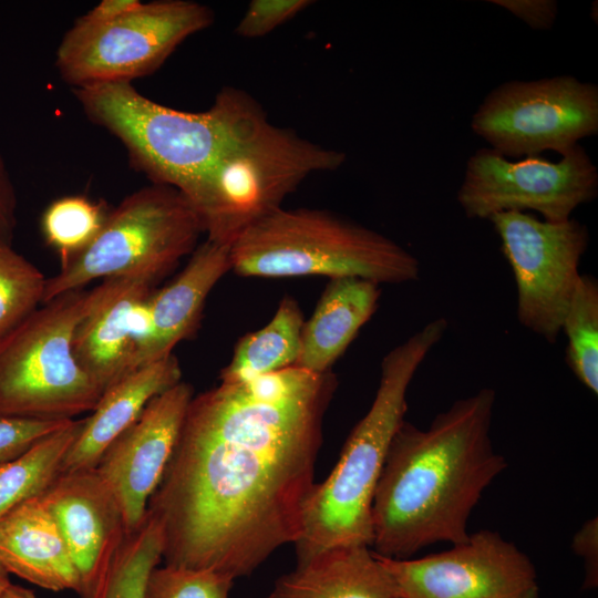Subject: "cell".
Instances as JSON below:
<instances>
[{"label": "cell", "instance_id": "obj_5", "mask_svg": "<svg viewBox=\"0 0 598 598\" xmlns=\"http://www.w3.org/2000/svg\"><path fill=\"white\" fill-rule=\"evenodd\" d=\"M346 155L271 124L266 113L238 132L183 196L207 240L230 247L251 225L281 208L311 174L336 171Z\"/></svg>", "mask_w": 598, "mask_h": 598}, {"label": "cell", "instance_id": "obj_15", "mask_svg": "<svg viewBox=\"0 0 598 598\" xmlns=\"http://www.w3.org/2000/svg\"><path fill=\"white\" fill-rule=\"evenodd\" d=\"M154 285L145 278L104 279L74 329V358L102 392L138 369L151 338Z\"/></svg>", "mask_w": 598, "mask_h": 598}, {"label": "cell", "instance_id": "obj_31", "mask_svg": "<svg viewBox=\"0 0 598 598\" xmlns=\"http://www.w3.org/2000/svg\"><path fill=\"white\" fill-rule=\"evenodd\" d=\"M509 10L534 29H549L557 16V4L551 0H491Z\"/></svg>", "mask_w": 598, "mask_h": 598}, {"label": "cell", "instance_id": "obj_27", "mask_svg": "<svg viewBox=\"0 0 598 598\" xmlns=\"http://www.w3.org/2000/svg\"><path fill=\"white\" fill-rule=\"evenodd\" d=\"M47 278L27 258L0 245V339L42 303Z\"/></svg>", "mask_w": 598, "mask_h": 598}, {"label": "cell", "instance_id": "obj_26", "mask_svg": "<svg viewBox=\"0 0 598 598\" xmlns=\"http://www.w3.org/2000/svg\"><path fill=\"white\" fill-rule=\"evenodd\" d=\"M567 338L566 360L576 378L598 393V282L582 275L563 319Z\"/></svg>", "mask_w": 598, "mask_h": 598}, {"label": "cell", "instance_id": "obj_16", "mask_svg": "<svg viewBox=\"0 0 598 598\" xmlns=\"http://www.w3.org/2000/svg\"><path fill=\"white\" fill-rule=\"evenodd\" d=\"M92 598L126 536L121 506L95 468L64 472L41 495Z\"/></svg>", "mask_w": 598, "mask_h": 598}, {"label": "cell", "instance_id": "obj_11", "mask_svg": "<svg viewBox=\"0 0 598 598\" xmlns=\"http://www.w3.org/2000/svg\"><path fill=\"white\" fill-rule=\"evenodd\" d=\"M489 220L502 241L517 287L520 324L554 343L581 274L588 231L576 219L540 220L524 212H502Z\"/></svg>", "mask_w": 598, "mask_h": 598}, {"label": "cell", "instance_id": "obj_7", "mask_svg": "<svg viewBox=\"0 0 598 598\" xmlns=\"http://www.w3.org/2000/svg\"><path fill=\"white\" fill-rule=\"evenodd\" d=\"M94 297V288L60 295L0 339V415L65 421L93 411L103 392L76 362L72 338Z\"/></svg>", "mask_w": 598, "mask_h": 598}, {"label": "cell", "instance_id": "obj_33", "mask_svg": "<svg viewBox=\"0 0 598 598\" xmlns=\"http://www.w3.org/2000/svg\"><path fill=\"white\" fill-rule=\"evenodd\" d=\"M16 227V187L6 161L0 154V245H12Z\"/></svg>", "mask_w": 598, "mask_h": 598}, {"label": "cell", "instance_id": "obj_18", "mask_svg": "<svg viewBox=\"0 0 598 598\" xmlns=\"http://www.w3.org/2000/svg\"><path fill=\"white\" fill-rule=\"evenodd\" d=\"M0 563L9 574L52 591L73 590L80 579L65 540L41 495L0 517Z\"/></svg>", "mask_w": 598, "mask_h": 598}, {"label": "cell", "instance_id": "obj_23", "mask_svg": "<svg viewBox=\"0 0 598 598\" xmlns=\"http://www.w3.org/2000/svg\"><path fill=\"white\" fill-rule=\"evenodd\" d=\"M82 424L83 420H71L0 466V517L17 505L42 495L62 474L65 455Z\"/></svg>", "mask_w": 598, "mask_h": 598}, {"label": "cell", "instance_id": "obj_22", "mask_svg": "<svg viewBox=\"0 0 598 598\" xmlns=\"http://www.w3.org/2000/svg\"><path fill=\"white\" fill-rule=\"evenodd\" d=\"M305 321L299 302L283 297L266 326L238 340L229 363L219 373V382L241 383L295 367Z\"/></svg>", "mask_w": 598, "mask_h": 598}, {"label": "cell", "instance_id": "obj_35", "mask_svg": "<svg viewBox=\"0 0 598 598\" xmlns=\"http://www.w3.org/2000/svg\"><path fill=\"white\" fill-rule=\"evenodd\" d=\"M0 598H37L32 590L10 584Z\"/></svg>", "mask_w": 598, "mask_h": 598}, {"label": "cell", "instance_id": "obj_6", "mask_svg": "<svg viewBox=\"0 0 598 598\" xmlns=\"http://www.w3.org/2000/svg\"><path fill=\"white\" fill-rule=\"evenodd\" d=\"M231 271L243 277H355L404 283L420 277L415 256L386 236L317 208H279L230 246Z\"/></svg>", "mask_w": 598, "mask_h": 598}, {"label": "cell", "instance_id": "obj_21", "mask_svg": "<svg viewBox=\"0 0 598 598\" xmlns=\"http://www.w3.org/2000/svg\"><path fill=\"white\" fill-rule=\"evenodd\" d=\"M393 584L369 546L324 550L280 576L266 598H395Z\"/></svg>", "mask_w": 598, "mask_h": 598}, {"label": "cell", "instance_id": "obj_19", "mask_svg": "<svg viewBox=\"0 0 598 598\" xmlns=\"http://www.w3.org/2000/svg\"><path fill=\"white\" fill-rule=\"evenodd\" d=\"M182 381L178 359L171 354L141 367L107 388L83 420L82 429L68 451L62 473L95 468L105 448L137 420L147 403Z\"/></svg>", "mask_w": 598, "mask_h": 598}, {"label": "cell", "instance_id": "obj_30", "mask_svg": "<svg viewBox=\"0 0 598 598\" xmlns=\"http://www.w3.org/2000/svg\"><path fill=\"white\" fill-rule=\"evenodd\" d=\"M70 421L0 415V466L20 456L39 440L63 427Z\"/></svg>", "mask_w": 598, "mask_h": 598}, {"label": "cell", "instance_id": "obj_34", "mask_svg": "<svg viewBox=\"0 0 598 598\" xmlns=\"http://www.w3.org/2000/svg\"><path fill=\"white\" fill-rule=\"evenodd\" d=\"M140 4L138 0H103L74 23L81 25L103 24L126 14Z\"/></svg>", "mask_w": 598, "mask_h": 598}, {"label": "cell", "instance_id": "obj_13", "mask_svg": "<svg viewBox=\"0 0 598 598\" xmlns=\"http://www.w3.org/2000/svg\"><path fill=\"white\" fill-rule=\"evenodd\" d=\"M377 557L401 598H522L538 588L529 557L491 529L422 558Z\"/></svg>", "mask_w": 598, "mask_h": 598}, {"label": "cell", "instance_id": "obj_10", "mask_svg": "<svg viewBox=\"0 0 598 598\" xmlns=\"http://www.w3.org/2000/svg\"><path fill=\"white\" fill-rule=\"evenodd\" d=\"M473 131L504 157L564 155L598 131V89L568 75L499 85L480 105Z\"/></svg>", "mask_w": 598, "mask_h": 598}, {"label": "cell", "instance_id": "obj_29", "mask_svg": "<svg viewBox=\"0 0 598 598\" xmlns=\"http://www.w3.org/2000/svg\"><path fill=\"white\" fill-rule=\"evenodd\" d=\"M310 0H252L235 32L243 38H259L313 4Z\"/></svg>", "mask_w": 598, "mask_h": 598}, {"label": "cell", "instance_id": "obj_32", "mask_svg": "<svg viewBox=\"0 0 598 598\" xmlns=\"http://www.w3.org/2000/svg\"><path fill=\"white\" fill-rule=\"evenodd\" d=\"M574 551L584 559V587L592 589L598 584V527L597 518L586 522L575 534L573 539Z\"/></svg>", "mask_w": 598, "mask_h": 598}, {"label": "cell", "instance_id": "obj_8", "mask_svg": "<svg viewBox=\"0 0 598 598\" xmlns=\"http://www.w3.org/2000/svg\"><path fill=\"white\" fill-rule=\"evenodd\" d=\"M200 234V221L179 190L143 187L111 209L92 244L47 279L42 303L100 278L156 282L195 250Z\"/></svg>", "mask_w": 598, "mask_h": 598}, {"label": "cell", "instance_id": "obj_25", "mask_svg": "<svg viewBox=\"0 0 598 598\" xmlns=\"http://www.w3.org/2000/svg\"><path fill=\"white\" fill-rule=\"evenodd\" d=\"M162 559L159 528L146 514L142 525L126 534L92 598H144L148 575Z\"/></svg>", "mask_w": 598, "mask_h": 598}, {"label": "cell", "instance_id": "obj_2", "mask_svg": "<svg viewBox=\"0 0 598 598\" xmlns=\"http://www.w3.org/2000/svg\"><path fill=\"white\" fill-rule=\"evenodd\" d=\"M496 393L456 400L426 430L403 421L380 473L371 506V549L411 558L422 548L464 543L482 494L506 470L491 439Z\"/></svg>", "mask_w": 598, "mask_h": 598}, {"label": "cell", "instance_id": "obj_38", "mask_svg": "<svg viewBox=\"0 0 598 598\" xmlns=\"http://www.w3.org/2000/svg\"><path fill=\"white\" fill-rule=\"evenodd\" d=\"M395 598H401V597H395Z\"/></svg>", "mask_w": 598, "mask_h": 598}, {"label": "cell", "instance_id": "obj_20", "mask_svg": "<svg viewBox=\"0 0 598 598\" xmlns=\"http://www.w3.org/2000/svg\"><path fill=\"white\" fill-rule=\"evenodd\" d=\"M380 285L355 277L329 279L301 332L297 368L313 373L332 371L360 329L379 307Z\"/></svg>", "mask_w": 598, "mask_h": 598}, {"label": "cell", "instance_id": "obj_36", "mask_svg": "<svg viewBox=\"0 0 598 598\" xmlns=\"http://www.w3.org/2000/svg\"><path fill=\"white\" fill-rule=\"evenodd\" d=\"M9 575H10L9 571L0 563V596L6 590V588L11 584Z\"/></svg>", "mask_w": 598, "mask_h": 598}, {"label": "cell", "instance_id": "obj_4", "mask_svg": "<svg viewBox=\"0 0 598 598\" xmlns=\"http://www.w3.org/2000/svg\"><path fill=\"white\" fill-rule=\"evenodd\" d=\"M86 117L114 135L131 164L153 184L184 194L246 125L265 114L260 104L236 87L221 89L213 105L187 112L158 104L131 83L73 89Z\"/></svg>", "mask_w": 598, "mask_h": 598}, {"label": "cell", "instance_id": "obj_14", "mask_svg": "<svg viewBox=\"0 0 598 598\" xmlns=\"http://www.w3.org/2000/svg\"><path fill=\"white\" fill-rule=\"evenodd\" d=\"M193 396V386L183 380L156 395L100 457L95 470L121 506L126 534L146 517Z\"/></svg>", "mask_w": 598, "mask_h": 598}, {"label": "cell", "instance_id": "obj_37", "mask_svg": "<svg viewBox=\"0 0 598 598\" xmlns=\"http://www.w3.org/2000/svg\"><path fill=\"white\" fill-rule=\"evenodd\" d=\"M522 598H538V588L530 590L528 594H526Z\"/></svg>", "mask_w": 598, "mask_h": 598}, {"label": "cell", "instance_id": "obj_1", "mask_svg": "<svg viewBox=\"0 0 598 598\" xmlns=\"http://www.w3.org/2000/svg\"><path fill=\"white\" fill-rule=\"evenodd\" d=\"M337 386L291 367L192 398L146 511L166 565L236 579L299 539Z\"/></svg>", "mask_w": 598, "mask_h": 598}, {"label": "cell", "instance_id": "obj_17", "mask_svg": "<svg viewBox=\"0 0 598 598\" xmlns=\"http://www.w3.org/2000/svg\"><path fill=\"white\" fill-rule=\"evenodd\" d=\"M231 270L230 247L205 240L197 245L184 269L150 297L152 331L140 365L173 354L174 348L196 331L206 299Z\"/></svg>", "mask_w": 598, "mask_h": 598}, {"label": "cell", "instance_id": "obj_3", "mask_svg": "<svg viewBox=\"0 0 598 598\" xmlns=\"http://www.w3.org/2000/svg\"><path fill=\"white\" fill-rule=\"evenodd\" d=\"M447 324L445 318H436L383 357L370 409L352 429L329 476L315 485L306 503L302 533L295 543L297 564L336 547H371L373 494L390 444L404 421L409 385Z\"/></svg>", "mask_w": 598, "mask_h": 598}, {"label": "cell", "instance_id": "obj_9", "mask_svg": "<svg viewBox=\"0 0 598 598\" xmlns=\"http://www.w3.org/2000/svg\"><path fill=\"white\" fill-rule=\"evenodd\" d=\"M214 22L205 4L161 0L99 25L74 23L56 49L55 66L73 89L131 83L155 72L188 37Z\"/></svg>", "mask_w": 598, "mask_h": 598}, {"label": "cell", "instance_id": "obj_12", "mask_svg": "<svg viewBox=\"0 0 598 598\" xmlns=\"http://www.w3.org/2000/svg\"><path fill=\"white\" fill-rule=\"evenodd\" d=\"M597 190V168L579 144L558 162L539 155L511 162L492 148H481L468 159L457 200L468 218L530 209L544 220L563 221L592 200Z\"/></svg>", "mask_w": 598, "mask_h": 598}, {"label": "cell", "instance_id": "obj_28", "mask_svg": "<svg viewBox=\"0 0 598 598\" xmlns=\"http://www.w3.org/2000/svg\"><path fill=\"white\" fill-rule=\"evenodd\" d=\"M234 580L210 569L165 564L148 575L144 598H229Z\"/></svg>", "mask_w": 598, "mask_h": 598}, {"label": "cell", "instance_id": "obj_24", "mask_svg": "<svg viewBox=\"0 0 598 598\" xmlns=\"http://www.w3.org/2000/svg\"><path fill=\"white\" fill-rule=\"evenodd\" d=\"M110 209L103 200L69 195L52 200L40 218L45 244L60 258L61 267L85 250L101 231Z\"/></svg>", "mask_w": 598, "mask_h": 598}]
</instances>
